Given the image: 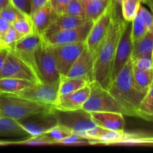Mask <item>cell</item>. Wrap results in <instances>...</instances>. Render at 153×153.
Returning <instances> with one entry per match:
<instances>
[{
  "instance_id": "obj_1",
  "label": "cell",
  "mask_w": 153,
  "mask_h": 153,
  "mask_svg": "<svg viewBox=\"0 0 153 153\" xmlns=\"http://www.w3.org/2000/svg\"><path fill=\"white\" fill-rule=\"evenodd\" d=\"M126 22L123 18L120 5L115 3L108 32L94 57L93 67V81L106 89L111 80L115 52Z\"/></svg>"
},
{
  "instance_id": "obj_2",
  "label": "cell",
  "mask_w": 153,
  "mask_h": 153,
  "mask_svg": "<svg viewBox=\"0 0 153 153\" xmlns=\"http://www.w3.org/2000/svg\"><path fill=\"white\" fill-rule=\"evenodd\" d=\"M130 58L107 88L114 98L127 111L129 117H137V111L147 91L140 90L133 78Z\"/></svg>"
},
{
  "instance_id": "obj_3",
  "label": "cell",
  "mask_w": 153,
  "mask_h": 153,
  "mask_svg": "<svg viewBox=\"0 0 153 153\" xmlns=\"http://www.w3.org/2000/svg\"><path fill=\"white\" fill-rule=\"evenodd\" d=\"M55 110L53 105L31 101L12 94L0 93V111L3 116L16 120L38 114L52 113Z\"/></svg>"
},
{
  "instance_id": "obj_4",
  "label": "cell",
  "mask_w": 153,
  "mask_h": 153,
  "mask_svg": "<svg viewBox=\"0 0 153 153\" xmlns=\"http://www.w3.org/2000/svg\"><path fill=\"white\" fill-rule=\"evenodd\" d=\"M91 93L82 108L89 112H115L128 116L127 111L115 100L106 88L97 82H89Z\"/></svg>"
},
{
  "instance_id": "obj_5",
  "label": "cell",
  "mask_w": 153,
  "mask_h": 153,
  "mask_svg": "<svg viewBox=\"0 0 153 153\" xmlns=\"http://www.w3.org/2000/svg\"><path fill=\"white\" fill-rule=\"evenodd\" d=\"M35 63L40 82L53 85L60 83L61 75L57 68L49 46L44 39L36 51Z\"/></svg>"
},
{
  "instance_id": "obj_6",
  "label": "cell",
  "mask_w": 153,
  "mask_h": 153,
  "mask_svg": "<svg viewBox=\"0 0 153 153\" xmlns=\"http://www.w3.org/2000/svg\"><path fill=\"white\" fill-rule=\"evenodd\" d=\"M115 3L111 0L110 5L104 13L97 20L94 22L85 40L88 50L95 57L99 48L105 39L111 23Z\"/></svg>"
},
{
  "instance_id": "obj_7",
  "label": "cell",
  "mask_w": 153,
  "mask_h": 153,
  "mask_svg": "<svg viewBox=\"0 0 153 153\" xmlns=\"http://www.w3.org/2000/svg\"><path fill=\"white\" fill-rule=\"evenodd\" d=\"M43 40V36L34 32L25 37H22L13 46L7 49L13 55H16L25 64H26L33 70L37 77L38 75L36 67L35 54L36 51L38 49Z\"/></svg>"
},
{
  "instance_id": "obj_8",
  "label": "cell",
  "mask_w": 153,
  "mask_h": 153,
  "mask_svg": "<svg viewBox=\"0 0 153 153\" xmlns=\"http://www.w3.org/2000/svg\"><path fill=\"white\" fill-rule=\"evenodd\" d=\"M85 47V42L49 46L61 76H65L67 74Z\"/></svg>"
},
{
  "instance_id": "obj_9",
  "label": "cell",
  "mask_w": 153,
  "mask_h": 153,
  "mask_svg": "<svg viewBox=\"0 0 153 153\" xmlns=\"http://www.w3.org/2000/svg\"><path fill=\"white\" fill-rule=\"evenodd\" d=\"M3 78L22 79L33 83L41 82L26 64L9 50L4 64L0 69V79Z\"/></svg>"
},
{
  "instance_id": "obj_10",
  "label": "cell",
  "mask_w": 153,
  "mask_h": 153,
  "mask_svg": "<svg viewBox=\"0 0 153 153\" xmlns=\"http://www.w3.org/2000/svg\"><path fill=\"white\" fill-rule=\"evenodd\" d=\"M55 113L58 118V124L67 127L79 135L87 130L96 126L89 112L82 108L69 111H62L55 109Z\"/></svg>"
},
{
  "instance_id": "obj_11",
  "label": "cell",
  "mask_w": 153,
  "mask_h": 153,
  "mask_svg": "<svg viewBox=\"0 0 153 153\" xmlns=\"http://www.w3.org/2000/svg\"><path fill=\"white\" fill-rule=\"evenodd\" d=\"M58 88L59 84L53 85L39 82L12 95L31 101L53 105L55 106L58 97Z\"/></svg>"
},
{
  "instance_id": "obj_12",
  "label": "cell",
  "mask_w": 153,
  "mask_h": 153,
  "mask_svg": "<svg viewBox=\"0 0 153 153\" xmlns=\"http://www.w3.org/2000/svg\"><path fill=\"white\" fill-rule=\"evenodd\" d=\"M132 49L133 41L131 37V22L126 21L117 46L113 67H112L111 82L115 79L123 67L131 58Z\"/></svg>"
},
{
  "instance_id": "obj_13",
  "label": "cell",
  "mask_w": 153,
  "mask_h": 153,
  "mask_svg": "<svg viewBox=\"0 0 153 153\" xmlns=\"http://www.w3.org/2000/svg\"><path fill=\"white\" fill-rule=\"evenodd\" d=\"M93 23L94 22L92 21L88 20L80 26L58 31L48 37H43V39L49 46L85 42Z\"/></svg>"
},
{
  "instance_id": "obj_14",
  "label": "cell",
  "mask_w": 153,
  "mask_h": 153,
  "mask_svg": "<svg viewBox=\"0 0 153 153\" xmlns=\"http://www.w3.org/2000/svg\"><path fill=\"white\" fill-rule=\"evenodd\" d=\"M18 121L31 136L45 134L58 124L55 111L32 115Z\"/></svg>"
},
{
  "instance_id": "obj_15",
  "label": "cell",
  "mask_w": 153,
  "mask_h": 153,
  "mask_svg": "<svg viewBox=\"0 0 153 153\" xmlns=\"http://www.w3.org/2000/svg\"><path fill=\"white\" fill-rule=\"evenodd\" d=\"M31 137L18 120L7 117H0V140L10 142L21 141Z\"/></svg>"
},
{
  "instance_id": "obj_16",
  "label": "cell",
  "mask_w": 153,
  "mask_h": 153,
  "mask_svg": "<svg viewBox=\"0 0 153 153\" xmlns=\"http://www.w3.org/2000/svg\"><path fill=\"white\" fill-rule=\"evenodd\" d=\"M90 93H91V88L88 84L84 88L71 94L58 96L55 104V108L62 111L81 109L89 97Z\"/></svg>"
},
{
  "instance_id": "obj_17",
  "label": "cell",
  "mask_w": 153,
  "mask_h": 153,
  "mask_svg": "<svg viewBox=\"0 0 153 153\" xmlns=\"http://www.w3.org/2000/svg\"><path fill=\"white\" fill-rule=\"evenodd\" d=\"M94 58L86 47L76 59L65 77L86 78L89 82H93V67Z\"/></svg>"
},
{
  "instance_id": "obj_18",
  "label": "cell",
  "mask_w": 153,
  "mask_h": 153,
  "mask_svg": "<svg viewBox=\"0 0 153 153\" xmlns=\"http://www.w3.org/2000/svg\"><path fill=\"white\" fill-rule=\"evenodd\" d=\"M91 119L97 126L119 132L125 131L124 115L115 112H91Z\"/></svg>"
},
{
  "instance_id": "obj_19",
  "label": "cell",
  "mask_w": 153,
  "mask_h": 153,
  "mask_svg": "<svg viewBox=\"0 0 153 153\" xmlns=\"http://www.w3.org/2000/svg\"><path fill=\"white\" fill-rule=\"evenodd\" d=\"M88 20L85 17H79L67 14L58 15L42 36L43 37H46L63 30L80 26Z\"/></svg>"
},
{
  "instance_id": "obj_20",
  "label": "cell",
  "mask_w": 153,
  "mask_h": 153,
  "mask_svg": "<svg viewBox=\"0 0 153 153\" xmlns=\"http://www.w3.org/2000/svg\"><path fill=\"white\" fill-rule=\"evenodd\" d=\"M57 16L58 14L52 10L49 3H47L46 5L34 12L30 16L34 26V32L43 35Z\"/></svg>"
},
{
  "instance_id": "obj_21",
  "label": "cell",
  "mask_w": 153,
  "mask_h": 153,
  "mask_svg": "<svg viewBox=\"0 0 153 153\" xmlns=\"http://www.w3.org/2000/svg\"><path fill=\"white\" fill-rule=\"evenodd\" d=\"M111 2V0H91L82 1L85 18L90 21L95 22L105 12Z\"/></svg>"
},
{
  "instance_id": "obj_22",
  "label": "cell",
  "mask_w": 153,
  "mask_h": 153,
  "mask_svg": "<svg viewBox=\"0 0 153 153\" xmlns=\"http://www.w3.org/2000/svg\"><path fill=\"white\" fill-rule=\"evenodd\" d=\"M89 82V80L86 78H68L65 76H61L59 88H58V96L67 95L75 92L88 85Z\"/></svg>"
},
{
  "instance_id": "obj_23",
  "label": "cell",
  "mask_w": 153,
  "mask_h": 153,
  "mask_svg": "<svg viewBox=\"0 0 153 153\" xmlns=\"http://www.w3.org/2000/svg\"><path fill=\"white\" fill-rule=\"evenodd\" d=\"M153 50V26L137 41L133 43L131 59L143 55H152Z\"/></svg>"
},
{
  "instance_id": "obj_24",
  "label": "cell",
  "mask_w": 153,
  "mask_h": 153,
  "mask_svg": "<svg viewBox=\"0 0 153 153\" xmlns=\"http://www.w3.org/2000/svg\"><path fill=\"white\" fill-rule=\"evenodd\" d=\"M34 84L35 83L22 79L3 78L0 79V93L14 94Z\"/></svg>"
},
{
  "instance_id": "obj_25",
  "label": "cell",
  "mask_w": 153,
  "mask_h": 153,
  "mask_svg": "<svg viewBox=\"0 0 153 153\" xmlns=\"http://www.w3.org/2000/svg\"><path fill=\"white\" fill-rule=\"evenodd\" d=\"M137 117L153 122V83L139 106Z\"/></svg>"
},
{
  "instance_id": "obj_26",
  "label": "cell",
  "mask_w": 153,
  "mask_h": 153,
  "mask_svg": "<svg viewBox=\"0 0 153 153\" xmlns=\"http://www.w3.org/2000/svg\"><path fill=\"white\" fill-rule=\"evenodd\" d=\"M132 73L137 87L142 91H148L153 83V69L150 70H140L133 68Z\"/></svg>"
},
{
  "instance_id": "obj_27",
  "label": "cell",
  "mask_w": 153,
  "mask_h": 153,
  "mask_svg": "<svg viewBox=\"0 0 153 153\" xmlns=\"http://www.w3.org/2000/svg\"><path fill=\"white\" fill-rule=\"evenodd\" d=\"M143 1L144 0H123L120 4L123 18L127 22H131Z\"/></svg>"
},
{
  "instance_id": "obj_28",
  "label": "cell",
  "mask_w": 153,
  "mask_h": 153,
  "mask_svg": "<svg viewBox=\"0 0 153 153\" xmlns=\"http://www.w3.org/2000/svg\"><path fill=\"white\" fill-rule=\"evenodd\" d=\"M56 142L46 133L40 135L31 136L28 138L18 142H14L13 145H32V146H42V145H55Z\"/></svg>"
},
{
  "instance_id": "obj_29",
  "label": "cell",
  "mask_w": 153,
  "mask_h": 153,
  "mask_svg": "<svg viewBox=\"0 0 153 153\" xmlns=\"http://www.w3.org/2000/svg\"><path fill=\"white\" fill-rule=\"evenodd\" d=\"M0 16L4 18L5 20H7V22H10V24L16 22L18 19L29 16L20 11L19 9H17L13 4H10V2L0 10Z\"/></svg>"
},
{
  "instance_id": "obj_30",
  "label": "cell",
  "mask_w": 153,
  "mask_h": 153,
  "mask_svg": "<svg viewBox=\"0 0 153 153\" xmlns=\"http://www.w3.org/2000/svg\"><path fill=\"white\" fill-rule=\"evenodd\" d=\"M46 134L56 142L55 145H57L58 142L71 136L72 134H74V132L67 127L61 125V124H58L55 127L51 128L49 131H47Z\"/></svg>"
},
{
  "instance_id": "obj_31",
  "label": "cell",
  "mask_w": 153,
  "mask_h": 153,
  "mask_svg": "<svg viewBox=\"0 0 153 153\" xmlns=\"http://www.w3.org/2000/svg\"><path fill=\"white\" fill-rule=\"evenodd\" d=\"M11 25L23 37L34 32V26H33L32 22H31L30 16H27V17L18 19L16 22H13Z\"/></svg>"
},
{
  "instance_id": "obj_32",
  "label": "cell",
  "mask_w": 153,
  "mask_h": 153,
  "mask_svg": "<svg viewBox=\"0 0 153 153\" xmlns=\"http://www.w3.org/2000/svg\"><path fill=\"white\" fill-rule=\"evenodd\" d=\"M147 31L148 29L146 25L136 15L134 19L131 21V37H132L133 43L142 38Z\"/></svg>"
},
{
  "instance_id": "obj_33",
  "label": "cell",
  "mask_w": 153,
  "mask_h": 153,
  "mask_svg": "<svg viewBox=\"0 0 153 153\" xmlns=\"http://www.w3.org/2000/svg\"><path fill=\"white\" fill-rule=\"evenodd\" d=\"M57 145H67V146H87V145H96L95 142L90 139L85 138L79 134H72L64 140L58 142Z\"/></svg>"
},
{
  "instance_id": "obj_34",
  "label": "cell",
  "mask_w": 153,
  "mask_h": 153,
  "mask_svg": "<svg viewBox=\"0 0 153 153\" xmlns=\"http://www.w3.org/2000/svg\"><path fill=\"white\" fill-rule=\"evenodd\" d=\"M132 61L133 68L140 70H150L153 69L152 55H143L137 57Z\"/></svg>"
},
{
  "instance_id": "obj_35",
  "label": "cell",
  "mask_w": 153,
  "mask_h": 153,
  "mask_svg": "<svg viewBox=\"0 0 153 153\" xmlns=\"http://www.w3.org/2000/svg\"><path fill=\"white\" fill-rule=\"evenodd\" d=\"M63 14L79 16V17H85L82 0H71Z\"/></svg>"
},
{
  "instance_id": "obj_36",
  "label": "cell",
  "mask_w": 153,
  "mask_h": 153,
  "mask_svg": "<svg viewBox=\"0 0 153 153\" xmlns=\"http://www.w3.org/2000/svg\"><path fill=\"white\" fill-rule=\"evenodd\" d=\"M22 37H23V36L21 35V34L15 29L14 27L12 25H10L8 30H7V32H6L5 35H4V40H3L2 47L8 49L10 46H13L15 43H16L18 40H20Z\"/></svg>"
},
{
  "instance_id": "obj_37",
  "label": "cell",
  "mask_w": 153,
  "mask_h": 153,
  "mask_svg": "<svg viewBox=\"0 0 153 153\" xmlns=\"http://www.w3.org/2000/svg\"><path fill=\"white\" fill-rule=\"evenodd\" d=\"M137 15L144 23L148 30L150 29L153 26V13L151 10L146 8L143 4H141L137 10Z\"/></svg>"
},
{
  "instance_id": "obj_38",
  "label": "cell",
  "mask_w": 153,
  "mask_h": 153,
  "mask_svg": "<svg viewBox=\"0 0 153 153\" xmlns=\"http://www.w3.org/2000/svg\"><path fill=\"white\" fill-rule=\"evenodd\" d=\"M10 4L27 16H31V0H10Z\"/></svg>"
},
{
  "instance_id": "obj_39",
  "label": "cell",
  "mask_w": 153,
  "mask_h": 153,
  "mask_svg": "<svg viewBox=\"0 0 153 153\" xmlns=\"http://www.w3.org/2000/svg\"><path fill=\"white\" fill-rule=\"evenodd\" d=\"M71 0H49V3L52 10L58 15L63 14Z\"/></svg>"
},
{
  "instance_id": "obj_40",
  "label": "cell",
  "mask_w": 153,
  "mask_h": 153,
  "mask_svg": "<svg viewBox=\"0 0 153 153\" xmlns=\"http://www.w3.org/2000/svg\"><path fill=\"white\" fill-rule=\"evenodd\" d=\"M11 24L0 16V47H2L4 35Z\"/></svg>"
},
{
  "instance_id": "obj_41",
  "label": "cell",
  "mask_w": 153,
  "mask_h": 153,
  "mask_svg": "<svg viewBox=\"0 0 153 153\" xmlns=\"http://www.w3.org/2000/svg\"><path fill=\"white\" fill-rule=\"evenodd\" d=\"M49 0H31V15H32L34 12L41 8L42 7L46 5L47 3H49Z\"/></svg>"
},
{
  "instance_id": "obj_42",
  "label": "cell",
  "mask_w": 153,
  "mask_h": 153,
  "mask_svg": "<svg viewBox=\"0 0 153 153\" xmlns=\"http://www.w3.org/2000/svg\"><path fill=\"white\" fill-rule=\"evenodd\" d=\"M7 52H8V50H7V48H1L0 49V69L1 68L3 64H4Z\"/></svg>"
},
{
  "instance_id": "obj_43",
  "label": "cell",
  "mask_w": 153,
  "mask_h": 153,
  "mask_svg": "<svg viewBox=\"0 0 153 153\" xmlns=\"http://www.w3.org/2000/svg\"><path fill=\"white\" fill-rule=\"evenodd\" d=\"M143 3V4H146L149 7V9H150L151 11L153 13V0H144Z\"/></svg>"
},
{
  "instance_id": "obj_44",
  "label": "cell",
  "mask_w": 153,
  "mask_h": 153,
  "mask_svg": "<svg viewBox=\"0 0 153 153\" xmlns=\"http://www.w3.org/2000/svg\"><path fill=\"white\" fill-rule=\"evenodd\" d=\"M10 3V0H0V10Z\"/></svg>"
},
{
  "instance_id": "obj_45",
  "label": "cell",
  "mask_w": 153,
  "mask_h": 153,
  "mask_svg": "<svg viewBox=\"0 0 153 153\" xmlns=\"http://www.w3.org/2000/svg\"><path fill=\"white\" fill-rule=\"evenodd\" d=\"M8 145H11V143L0 140V146H8Z\"/></svg>"
},
{
  "instance_id": "obj_46",
  "label": "cell",
  "mask_w": 153,
  "mask_h": 153,
  "mask_svg": "<svg viewBox=\"0 0 153 153\" xmlns=\"http://www.w3.org/2000/svg\"><path fill=\"white\" fill-rule=\"evenodd\" d=\"M112 1H113L114 3H116V4H119V5H120L121 2H122L123 0H112Z\"/></svg>"
},
{
  "instance_id": "obj_47",
  "label": "cell",
  "mask_w": 153,
  "mask_h": 153,
  "mask_svg": "<svg viewBox=\"0 0 153 153\" xmlns=\"http://www.w3.org/2000/svg\"><path fill=\"white\" fill-rule=\"evenodd\" d=\"M3 115H2V114H1V112L0 111V117H2Z\"/></svg>"
},
{
  "instance_id": "obj_48",
  "label": "cell",
  "mask_w": 153,
  "mask_h": 153,
  "mask_svg": "<svg viewBox=\"0 0 153 153\" xmlns=\"http://www.w3.org/2000/svg\"><path fill=\"white\" fill-rule=\"evenodd\" d=\"M91 1V0H82V1Z\"/></svg>"
},
{
  "instance_id": "obj_49",
  "label": "cell",
  "mask_w": 153,
  "mask_h": 153,
  "mask_svg": "<svg viewBox=\"0 0 153 153\" xmlns=\"http://www.w3.org/2000/svg\"><path fill=\"white\" fill-rule=\"evenodd\" d=\"M152 61H153V50H152Z\"/></svg>"
},
{
  "instance_id": "obj_50",
  "label": "cell",
  "mask_w": 153,
  "mask_h": 153,
  "mask_svg": "<svg viewBox=\"0 0 153 153\" xmlns=\"http://www.w3.org/2000/svg\"><path fill=\"white\" fill-rule=\"evenodd\" d=\"M1 47H0V49H1Z\"/></svg>"
}]
</instances>
